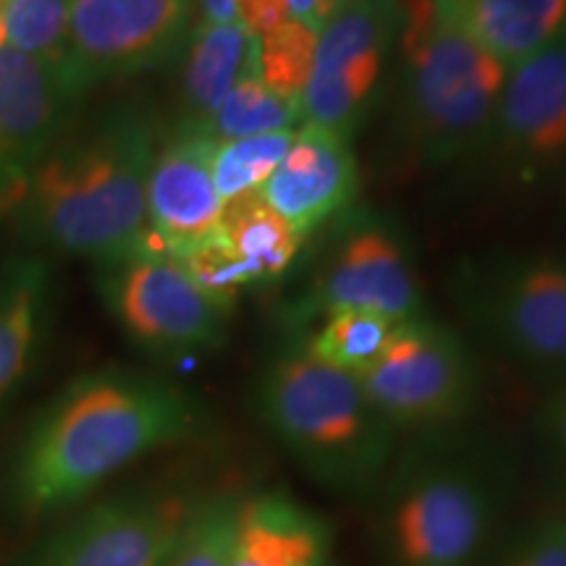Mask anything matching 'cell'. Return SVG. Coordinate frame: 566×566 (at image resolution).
<instances>
[{
	"label": "cell",
	"mask_w": 566,
	"mask_h": 566,
	"mask_svg": "<svg viewBox=\"0 0 566 566\" xmlns=\"http://www.w3.org/2000/svg\"><path fill=\"white\" fill-rule=\"evenodd\" d=\"M218 229L250 289L279 281L304 244L302 233L265 202L260 189L226 200Z\"/></svg>",
	"instance_id": "ffe728a7"
},
{
	"label": "cell",
	"mask_w": 566,
	"mask_h": 566,
	"mask_svg": "<svg viewBox=\"0 0 566 566\" xmlns=\"http://www.w3.org/2000/svg\"><path fill=\"white\" fill-rule=\"evenodd\" d=\"M226 566H334V533L292 493L258 491L239 499Z\"/></svg>",
	"instance_id": "e0dca14e"
},
{
	"label": "cell",
	"mask_w": 566,
	"mask_h": 566,
	"mask_svg": "<svg viewBox=\"0 0 566 566\" xmlns=\"http://www.w3.org/2000/svg\"><path fill=\"white\" fill-rule=\"evenodd\" d=\"M97 265L111 315L137 344L160 354H192L223 344L231 310L205 294L171 254L137 247Z\"/></svg>",
	"instance_id": "ba28073f"
},
{
	"label": "cell",
	"mask_w": 566,
	"mask_h": 566,
	"mask_svg": "<svg viewBox=\"0 0 566 566\" xmlns=\"http://www.w3.org/2000/svg\"><path fill=\"white\" fill-rule=\"evenodd\" d=\"M401 30V0H344L317 32L315 63L302 95V124L352 137L370 108Z\"/></svg>",
	"instance_id": "9c48e42d"
},
{
	"label": "cell",
	"mask_w": 566,
	"mask_h": 566,
	"mask_svg": "<svg viewBox=\"0 0 566 566\" xmlns=\"http://www.w3.org/2000/svg\"><path fill=\"white\" fill-rule=\"evenodd\" d=\"M258 61V38L239 21L197 24L181 76V101L187 129L208 132V124L229 90Z\"/></svg>",
	"instance_id": "d6986e66"
},
{
	"label": "cell",
	"mask_w": 566,
	"mask_h": 566,
	"mask_svg": "<svg viewBox=\"0 0 566 566\" xmlns=\"http://www.w3.org/2000/svg\"><path fill=\"white\" fill-rule=\"evenodd\" d=\"M3 11H6V0H0V48L6 45V24H3Z\"/></svg>",
	"instance_id": "d6a6232c"
},
{
	"label": "cell",
	"mask_w": 566,
	"mask_h": 566,
	"mask_svg": "<svg viewBox=\"0 0 566 566\" xmlns=\"http://www.w3.org/2000/svg\"><path fill=\"white\" fill-rule=\"evenodd\" d=\"M342 3L344 0H286L289 17L304 21L315 32H321L328 24V19L342 9Z\"/></svg>",
	"instance_id": "4dcf8cb0"
},
{
	"label": "cell",
	"mask_w": 566,
	"mask_h": 566,
	"mask_svg": "<svg viewBox=\"0 0 566 566\" xmlns=\"http://www.w3.org/2000/svg\"><path fill=\"white\" fill-rule=\"evenodd\" d=\"M294 132L296 129L218 142L212 153V184L221 200L226 202L263 187L292 147Z\"/></svg>",
	"instance_id": "d4e9b609"
},
{
	"label": "cell",
	"mask_w": 566,
	"mask_h": 566,
	"mask_svg": "<svg viewBox=\"0 0 566 566\" xmlns=\"http://www.w3.org/2000/svg\"><path fill=\"white\" fill-rule=\"evenodd\" d=\"M537 430L558 462L566 467V384L556 386L537 412Z\"/></svg>",
	"instance_id": "f546056e"
},
{
	"label": "cell",
	"mask_w": 566,
	"mask_h": 566,
	"mask_svg": "<svg viewBox=\"0 0 566 566\" xmlns=\"http://www.w3.org/2000/svg\"><path fill=\"white\" fill-rule=\"evenodd\" d=\"M71 0H6V45L66 66Z\"/></svg>",
	"instance_id": "484cf974"
},
{
	"label": "cell",
	"mask_w": 566,
	"mask_h": 566,
	"mask_svg": "<svg viewBox=\"0 0 566 566\" xmlns=\"http://www.w3.org/2000/svg\"><path fill=\"white\" fill-rule=\"evenodd\" d=\"M365 310L391 323L422 315V294L405 239L378 218H357L338 233L296 317Z\"/></svg>",
	"instance_id": "8fae6325"
},
{
	"label": "cell",
	"mask_w": 566,
	"mask_h": 566,
	"mask_svg": "<svg viewBox=\"0 0 566 566\" xmlns=\"http://www.w3.org/2000/svg\"><path fill=\"white\" fill-rule=\"evenodd\" d=\"M405 113L409 137L428 160L462 158L488 139L509 69L436 9L401 0Z\"/></svg>",
	"instance_id": "5b68a950"
},
{
	"label": "cell",
	"mask_w": 566,
	"mask_h": 566,
	"mask_svg": "<svg viewBox=\"0 0 566 566\" xmlns=\"http://www.w3.org/2000/svg\"><path fill=\"white\" fill-rule=\"evenodd\" d=\"M436 9L506 69L566 34V0H436Z\"/></svg>",
	"instance_id": "ac0fdd59"
},
{
	"label": "cell",
	"mask_w": 566,
	"mask_h": 566,
	"mask_svg": "<svg viewBox=\"0 0 566 566\" xmlns=\"http://www.w3.org/2000/svg\"><path fill=\"white\" fill-rule=\"evenodd\" d=\"M233 11H237L239 24L258 40L292 19L286 0H233Z\"/></svg>",
	"instance_id": "f1b7e54d"
},
{
	"label": "cell",
	"mask_w": 566,
	"mask_h": 566,
	"mask_svg": "<svg viewBox=\"0 0 566 566\" xmlns=\"http://www.w3.org/2000/svg\"><path fill=\"white\" fill-rule=\"evenodd\" d=\"M195 424L192 396L168 380L134 370L82 375L21 446L19 501L32 512L76 504L124 467L187 438Z\"/></svg>",
	"instance_id": "6da1fadb"
},
{
	"label": "cell",
	"mask_w": 566,
	"mask_h": 566,
	"mask_svg": "<svg viewBox=\"0 0 566 566\" xmlns=\"http://www.w3.org/2000/svg\"><path fill=\"white\" fill-rule=\"evenodd\" d=\"M258 415L317 485L346 499H375L399 449V433L357 375L317 363L302 346L260 375Z\"/></svg>",
	"instance_id": "277c9868"
},
{
	"label": "cell",
	"mask_w": 566,
	"mask_h": 566,
	"mask_svg": "<svg viewBox=\"0 0 566 566\" xmlns=\"http://www.w3.org/2000/svg\"><path fill=\"white\" fill-rule=\"evenodd\" d=\"M357 380L399 436L449 433L478 399V367L467 344L424 315L394 325L384 352Z\"/></svg>",
	"instance_id": "52a82bcc"
},
{
	"label": "cell",
	"mask_w": 566,
	"mask_h": 566,
	"mask_svg": "<svg viewBox=\"0 0 566 566\" xmlns=\"http://www.w3.org/2000/svg\"><path fill=\"white\" fill-rule=\"evenodd\" d=\"M192 504L163 493L103 501L51 537L32 566H166Z\"/></svg>",
	"instance_id": "7c38bea8"
},
{
	"label": "cell",
	"mask_w": 566,
	"mask_h": 566,
	"mask_svg": "<svg viewBox=\"0 0 566 566\" xmlns=\"http://www.w3.org/2000/svg\"><path fill=\"white\" fill-rule=\"evenodd\" d=\"M48 268L42 260H11L0 271V401L9 396L38 349Z\"/></svg>",
	"instance_id": "44dd1931"
},
{
	"label": "cell",
	"mask_w": 566,
	"mask_h": 566,
	"mask_svg": "<svg viewBox=\"0 0 566 566\" xmlns=\"http://www.w3.org/2000/svg\"><path fill=\"white\" fill-rule=\"evenodd\" d=\"M239 495L218 493L192 504L184 533L166 566H226Z\"/></svg>",
	"instance_id": "4316f807"
},
{
	"label": "cell",
	"mask_w": 566,
	"mask_h": 566,
	"mask_svg": "<svg viewBox=\"0 0 566 566\" xmlns=\"http://www.w3.org/2000/svg\"><path fill=\"white\" fill-rule=\"evenodd\" d=\"M76 101L66 66L0 48V216L19 205L27 179L61 139Z\"/></svg>",
	"instance_id": "4fadbf2b"
},
{
	"label": "cell",
	"mask_w": 566,
	"mask_h": 566,
	"mask_svg": "<svg viewBox=\"0 0 566 566\" xmlns=\"http://www.w3.org/2000/svg\"><path fill=\"white\" fill-rule=\"evenodd\" d=\"M218 142L202 129L179 126L155 153L147 179V233L142 250L179 260L218 231L223 200L212 184Z\"/></svg>",
	"instance_id": "9a60e30c"
},
{
	"label": "cell",
	"mask_w": 566,
	"mask_h": 566,
	"mask_svg": "<svg viewBox=\"0 0 566 566\" xmlns=\"http://www.w3.org/2000/svg\"><path fill=\"white\" fill-rule=\"evenodd\" d=\"M153 129L129 108L61 137L38 163L19 212L34 242L97 263L137 250L147 233Z\"/></svg>",
	"instance_id": "7a4b0ae2"
},
{
	"label": "cell",
	"mask_w": 566,
	"mask_h": 566,
	"mask_svg": "<svg viewBox=\"0 0 566 566\" xmlns=\"http://www.w3.org/2000/svg\"><path fill=\"white\" fill-rule=\"evenodd\" d=\"M428 441L396 457L375 493L384 566H483L509 504V472L475 446Z\"/></svg>",
	"instance_id": "3957f363"
},
{
	"label": "cell",
	"mask_w": 566,
	"mask_h": 566,
	"mask_svg": "<svg viewBox=\"0 0 566 566\" xmlns=\"http://www.w3.org/2000/svg\"><path fill=\"white\" fill-rule=\"evenodd\" d=\"M200 24H231L237 21L233 0H197Z\"/></svg>",
	"instance_id": "1f68e13d"
},
{
	"label": "cell",
	"mask_w": 566,
	"mask_h": 566,
	"mask_svg": "<svg viewBox=\"0 0 566 566\" xmlns=\"http://www.w3.org/2000/svg\"><path fill=\"white\" fill-rule=\"evenodd\" d=\"M394 325L384 315L365 313V310H338L321 317V325L315 334L304 338L302 349L317 363L359 375L384 352Z\"/></svg>",
	"instance_id": "7402d4cb"
},
{
	"label": "cell",
	"mask_w": 566,
	"mask_h": 566,
	"mask_svg": "<svg viewBox=\"0 0 566 566\" xmlns=\"http://www.w3.org/2000/svg\"><path fill=\"white\" fill-rule=\"evenodd\" d=\"M488 566H566V512L527 520L495 543Z\"/></svg>",
	"instance_id": "83f0119b"
},
{
	"label": "cell",
	"mask_w": 566,
	"mask_h": 566,
	"mask_svg": "<svg viewBox=\"0 0 566 566\" xmlns=\"http://www.w3.org/2000/svg\"><path fill=\"white\" fill-rule=\"evenodd\" d=\"M488 139L525 181L564 166L566 34L509 69Z\"/></svg>",
	"instance_id": "5bb4252c"
},
{
	"label": "cell",
	"mask_w": 566,
	"mask_h": 566,
	"mask_svg": "<svg viewBox=\"0 0 566 566\" xmlns=\"http://www.w3.org/2000/svg\"><path fill=\"white\" fill-rule=\"evenodd\" d=\"M260 195L304 239L323 223L342 218L359 195V168L349 137L302 124Z\"/></svg>",
	"instance_id": "2e32d148"
},
{
	"label": "cell",
	"mask_w": 566,
	"mask_h": 566,
	"mask_svg": "<svg viewBox=\"0 0 566 566\" xmlns=\"http://www.w3.org/2000/svg\"><path fill=\"white\" fill-rule=\"evenodd\" d=\"M296 122H302L300 108L281 101L265 87L258 76V61H254L229 90L218 111L212 113L208 134L216 142H231L258 137V134L289 132L294 129Z\"/></svg>",
	"instance_id": "603a6c76"
},
{
	"label": "cell",
	"mask_w": 566,
	"mask_h": 566,
	"mask_svg": "<svg viewBox=\"0 0 566 566\" xmlns=\"http://www.w3.org/2000/svg\"><path fill=\"white\" fill-rule=\"evenodd\" d=\"M457 296L470 323L506 359L551 384H566V254L467 263Z\"/></svg>",
	"instance_id": "8992f818"
},
{
	"label": "cell",
	"mask_w": 566,
	"mask_h": 566,
	"mask_svg": "<svg viewBox=\"0 0 566 566\" xmlns=\"http://www.w3.org/2000/svg\"><path fill=\"white\" fill-rule=\"evenodd\" d=\"M195 0H71L66 76L76 95L160 66L189 42Z\"/></svg>",
	"instance_id": "30bf717a"
},
{
	"label": "cell",
	"mask_w": 566,
	"mask_h": 566,
	"mask_svg": "<svg viewBox=\"0 0 566 566\" xmlns=\"http://www.w3.org/2000/svg\"><path fill=\"white\" fill-rule=\"evenodd\" d=\"M317 32L300 19L283 21L279 30L258 40V76L273 95L302 113V95L313 74Z\"/></svg>",
	"instance_id": "cb8c5ba5"
},
{
	"label": "cell",
	"mask_w": 566,
	"mask_h": 566,
	"mask_svg": "<svg viewBox=\"0 0 566 566\" xmlns=\"http://www.w3.org/2000/svg\"><path fill=\"white\" fill-rule=\"evenodd\" d=\"M195 3H197V0H195Z\"/></svg>",
	"instance_id": "836d02e7"
}]
</instances>
